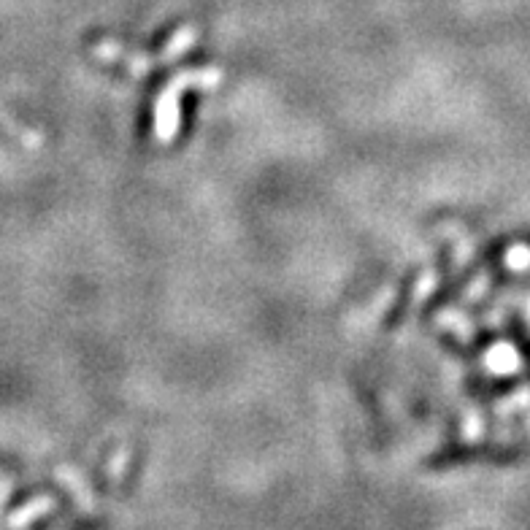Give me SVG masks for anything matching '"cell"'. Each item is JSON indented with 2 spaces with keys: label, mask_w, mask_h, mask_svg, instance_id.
<instances>
[{
  "label": "cell",
  "mask_w": 530,
  "mask_h": 530,
  "mask_svg": "<svg viewBox=\"0 0 530 530\" xmlns=\"http://www.w3.org/2000/svg\"><path fill=\"white\" fill-rule=\"evenodd\" d=\"M46 509H49V501H46V498H41V501H36V503H30V506H25V512L17 514V517H11V525H22V522L36 520L38 514H44Z\"/></svg>",
  "instance_id": "1"
}]
</instances>
